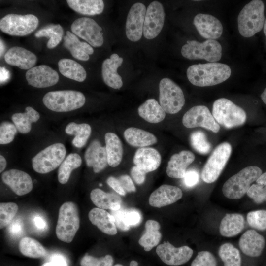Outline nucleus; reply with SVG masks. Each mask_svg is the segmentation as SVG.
Segmentation results:
<instances>
[{
	"mask_svg": "<svg viewBox=\"0 0 266 266\" xmlns=\"http://www.w3.org/2000/svg\"><path fill=\"white\" fill-rule=\"evenodd\" d=\"M231 74V69L228 65L218 62L193 65L187 70L189 81L199 87L220 84L228 79Z\"/></svg>",
	"mask_w": 266,
	"mask_h": 266,
	"instance_id": "1",
	"label": "nucleus"
},
{
	"mask_svg": "<svg viewBox=\"0 0 266 266\" xmlns=\"http://www.w3.org/2000/svg\"><path fill=\"white\" fill-rule=\"evenodd\" d=\"M265 6L260 0H254L246 4L240 12L237 18L240 34L250 37L261 31L265 22Z\"/></svg>",
	"mask_w": 266,
	"mask_h": 266,
	"instance_id": "2",
	"label": "nucleus"
},
{
	"mask_svg": "<svg viewBox=\"0 0 266 266\" xmlns=\"http://www.w3.org/2000/svg\"><path fill=\"white\" fill-rule=\"evenodd\" d=\"M262 174L260 168L249 166L229 178L224 184L222 192L226 198L237 200L241 198L249 190L251 184Z\"/></svg>",
	"mask_w": 266,
	"mask_h": 266,
	"instance_id": "3",
	"label": "nucleus"
},
{
	"mask_svg": "<svg viewBox=\"0 0 266 266\" xmlns=\"http://www.w3.org/2000/svg\"><path fill=\"white\" fill-rule=\"evenodd\" d=\"M84 94L74 90L49 92L43 97L42 101L49 109L57 112L71 111L82 107L85 103Z\"/></svg>",
	"mask_w": 266,
	"mask_h": 266,
	"instance_id": "4",
	"label": "nucleus"
},
{
	"mask_svg": "<svg viewBox=\"0 0 266 266\" xmlns=\"http://www.w3.org/2000/svg\"><path fill=\"white\" fill-rule=\"evenodd\" d=\"M80 227V218L76 204L66 202L60 208L56 228L57 238L65 242L70 243Z\"/></svg>",
	"mask_w": 266,
	"mask_h": 266,
	"instance_id": "5",
	"label": "nucleus"
},
{
	"mask_svg": "<svg viewBox=\"0 0 266 266\" xmlns=\"http://www.w3.org/2000/svg\"><path fill=\"white\" fill-rule=\"evenodd\" d=\"M212 115L218 124L227 129L241 126L246 119L245 111L226 98H220L214 102Z\"/></svg>",
	"mask_w": 266,
	"mask_h": 266,
	"instance_id": "6",
	"label": "nucleus"
},
{
	"mask_svg": "<svg viewBox=\"0 0 266 266\" xmlns=\"http://www.w3.org/2000/svg\"><path fill=\"white\" fill-rule=\"evenodd\" d=\"M182 55L189 60L204 59L216 62L222 56V47L217 41L208 39L203 42L188 40L181 48Z\"/></svg>",
	"mask_w": 266,
	"mask_h": 266,
	"instance_id": "7",
	"label": "nucleus"
},
{
	"mask_svg": "<svg viewBox=\"0 0 266 266\" xmlns=\"http://www.w3.org/2000/svg\"><path fill=\"white\" fill-rule=\"evenodd\" d=\"M159 99L164 111L171 114L181 110L185 102L181 88L173 80L166 77L160 82Z\"/></svg>",
	"mask_w": 266,
	"mask_h": 266,
	"instance_id": "8",
	"label": "nucleus"
},
{
	"mask_svg": "<svg viewBox=\"0 0 266 266\" xmlns=\"http://www.w3.org/2000/svg\"><path fill=\"white\" fill-rule=\"evenodd\" d=\"M66 154V150L63 144L57 143L52 144L33 158V168L39 173L50 172L61 164Z\"/></svg>",
	"mask_w": 266,
	"mask_h": 266,
	"instance_id": "9",
	"label": "nucleus"
},
{
	"mask_svg": "<svg viewBox=\"0 0 266 266\" xmlns=\"http://www.w3.org/2000/svg\"><path fill=\"white\" fill-rule=\"evenodd\" d=\"M232 153V146L228 142L218 145L209 156L203 168L201 177L207 183L215 182L224 168Z\"/></svg>",
	"mask_w": 266,
	"mask_h": 266,
	"instance_id": "10",
	"label": "nucleus"
},
{
	"mask_svg": "<svg viewBox=\"0 0 266 266\" xmlns=\"http://www.w3.org/2000/svg\"><path fill=\"white\" fill-rule=\"evenodd\" d=\"M39 21L33 14H9L0 20V29L3 33L12 36H22L33 32Z\"/></svg>",
	"mask_w": 266,
	"mask_h": 266,
	"instance_id": "11",
	"label": "nucleus"
},
{
	"mask_svg": "<svg viewBox=\"0 0 266 266\" xmlns=\"http://www.w3.org/2000/svg\"><path fill=\"white\" fill-rule=\"evenodd\" d=\"M71 30L73 33L93 47H100L103 44L102 28L91 18L82 17L76 19L71 24Z\"/></svg>",
	"mask_w": 266,
	"mask_h": 266,
	"instance_id": "12",
	"label": "nucleus"
},
{
	"mask_svg": "<svg viewBox=\"0 0 266 266\" xmlns=\"http://www.w3.org/2000/svg\"><path fill=\"white\" fill-rule=\"evenodd\" d=\"M182 123L188 128L201 127L214 133L220 130L219 125L208 108L204 105L195 106L188 110L183 117Z\"/></svg>",
	"mask_w": 266,
	"mask_h": 266,
	"instance_id": "13",
	"label": "nucleus"
},
{
	"mask_svg": "<svg viewBox=\"0 0 266 266\" xmlns=\"http://www.w3.org/2000/svg\"><path fill=\"white\" fill-rule=\"evenodd\" d=\"M165 13L162 4L154 1L148 5L146 12L143 27V35L147 39L156 37L164 24Z\"/></svg>",
	"mask_w": 266,
	"mask_h": 266,
	"instance_id": "14",
	"label": "nucleus"
},
{
	"mask_svg": "<svg viewBox=\"0 0 266 266\" xmlns=\"http://www.w3.org/2000/svg\"><path fill=\"white\" fill-rule=\"evenodd\" d=\"M146 8L141 2H136L131 7L126 19L125 32L131 41H139L143 34V27Z\"/></svg>",
	"mask_w": 266,
	"mask_h": 266,
	"instance_id": "15",
	"label": "nucleus"
},
{
	"mask_svg": "<svg viewBox=\"0 0 266 266\" xmlns=\"http://www.w3.org/2000/svg\"><path fill=\"white\" fill-rule=\"evenodd\" d=\"M161 260L169 266H179L187 262L192 257L193 251L187 246L175 247L169 242L159 245L156 250Z\"/></svg>",
	"mask_w": 266,
	"mask_h": 266,
	"instance_id": "16",
	"label": "nucleus"
},
{
	"mask_svg": "<svg viewBox=\"0 0 266 266\" xmlns=\"http://www.w3.org/2000/svg\"><path fill=\"white\" fill-rule=\"evenodd\" d=\"M28 84L36 88H46L59 81L58 73L50 66L42 65L29 69L25 74Z\"/></svg>",
	"mask_w": 266,
	"mask_h": 266,
	"instance_id": "17",
	"label": "nucleus"
},
{
	"mask_svg": "<svg viewBox=\"0 0 266 266\" xmlns=\"http://www.w3.org/2000/svg\"><path fill=\"white\" fill-rule=\"evenodd\" d=\"M1 178L3 182L18 196L30 193L33 187L31 176L20 170L12 169L6 171L2 174Z\"/></svg>",
	"mask_w": 266,
	"mask_h": 266,
	"instance_id": "18",
	"label": "nucleus"
},
{
	"mask_svg": "<svg viewBox=\"0 0 266 266\" xmlns=\"http://www.w3.org/2000/svg\"><path fill=\"white\" fill-rule=\"evenodd\" d=\"M193 24L199 34L208 39L218 38L223 33V26L220 21L210 14H198L194 18Z\"/></svg>",
	"mask_w": 266,
	"mask_h": 266,
	"instance_id": "19",
	"label": "nucleus"
},
{
	"mask_svg": "<svg viewBox=\"0 0 266 266\" xmlns=\"http://www.w3.org/2000/svg\"><path fill=\"white\" fill-rule=\"evenodd\" d=\"M182 196V191L179 187L164 184L151 193L149 203L153 207L160 208L175 203Z\"/></svg>",
	"mask_w": 266,
	"mask_h": 266,
	"instance_id": "20",
	"label": "nucleus"
},
{
	"mask_svg": "<svg viewBox=\"0 0 266 266\" xmlns=\"http://www.w3.org/2000/svg\"><path fill=\"white\" fill-rule=\"evenodd\" d=\"M123 62V59L116 54L111 55L102 63L101 74L104 82L109 87L115 89H119L123 86L121 76L117 72V69Z\"/></svg>",
	"mask_w": 266,
	"mask_h": 266,
	"instance_id": "21",
	"label": "nucleus"
},
{
	"mask_svg": "<svg viewBox=\"0 0 266 266\" xmlns=\"http://www.w3.org/2000/svg\"><path fill=\"white\" fill-rule=\"evenodd\" d=\"M4 59L11 66H16L24 70H29L34 67L37 59L34 53L27 49L14 46L6 52Z\"/></svg>",
	"mask_w": 266,
	"mask_h": 266,
	"instance_id": "22",
	"label": "nucleus"
},
{
	"mask_svg": "<svg viewBox=\"0 0 266 266\" xmlns=\"http://www.w3.org/2000/svg\"><path fill=\"white\" fill-rule=\"evenodd\" d=\"M265 245L264 237L253 229L245 232L239 240V246L241 251L246 255L252 257L260 256Z\"/></svg>",
	"mask_w": 266,
	"mask_h": 266,
	"instance_id": "23",
	"label": "nucleus"
},
{
	"mask_svg": "<svg viewBox=\"0 0 266 266\" xmlns=\"http://www.w3.org/2000/svg\"><path fill=\"white\" fill-rule=\"evenodd\" d=\"M161 156L159 152L154 148L142 147L136 151L133 163L145 173L157 169L160 165Z\"/></svg>",
	"mask_w": 266,
	"mask_h": 266,
	"instance_id": "24",
	"label": "nucleus"
},
{
	"mask_svg": "<svg viewBox=\"0 0 266 266\" xmlns=\"http://www.w3.org/2000/svg\"><path fill=\"white\" fill-rule=\"evenodd\" d=\"M194 160V154L188 150H183L173 155L167 164L166 169L167 175L171 178H184L187 167Z\"/></svg>",
	"mask_w": 266,
	"mask_h": 266,
	"instance_id": "25",
	"label": "nucleus"
},
{
	"mask_svg": "<svg viewBox=\"0 0 266 266\" xmlns=\"http://www.w3.org/2000/svg\"><path fill=\"white\" fill-rule=\"evenodd\" d=\"M87 166L92 167L95 173H99L104 169L108 164L105 147L100 145L99 141H92L85 154Z\"/></svg>",
	"mask_w": 266,
	"mask_h": 266,
	"instance_id": "26",
	"label": "nucleus"
},
{
	"mask_svg": "<svg viewBox=\"0 0 266 266\" xmlns=\"http://www.w3.org/2000/svg\"><path fill=\"white\" fill-rule=\"evenodd\" d=\"M63 45L74 58L79 60H88L89 55L94 53V49L89 44L81 42L74 33L69 31L66 32V35L64 37Z\"/></svg>",
	"mask_w": 266,
	"mask_h": 266,
	"instance_id": "27",
	"label": "nucleus"
},
{
	"mask_svg": "<svg viewBox=\"0 0 266 266\" xmlns=\"http://www.w3.org/2000/svg\"><path fill=\"white\" fill-rule=\"evenodd\" d=\"M91 222L103 233L109 235L117 233L114 216L103 209L94 208L89 212Z\"/></svg>",
	"mask_w": 266,
	"mask_h": 266,
	"instance_id": "28",
	"label": "nucleus"
},
{
	"mask_svg": "<svg viewBox=\"0 0 266 266\" xmlns=\"http://www.w3.org/2000/svg\"><path fill=\"white\" fill-rule=\"evenodd\" d=\"M245 221L239 213L226 214L222 219L219 232L221 235L231 237L238 234L243 229Z\"/></svg>",
	"mask_w": 266,
	"mask_h": 266,
	"instance_id": "29",
	"label": "nucleus"
},
{
	"mask_svg": "<svg viewBox=\"0 0 266 266\" xmlns=\"http://www.w3.org/2000/svg\"><path fill=\"white\" fill-rule=\"evenodd\" d=\"M124 135L126 141L134 147H145L157 142V139L153 134L137 128L127 129Z\"/></svg>",
	"mask_w": 266,
	"mask_h": 266,
	"instance_id": "30",
	"label": "nucleus"
},
{
	"mask_svg": "<svg viewBox=\"0 0 266 266\" xmlns=\"http://www.w3.org/2000/svg\"><path fill=\"white\" fill-rule=\"evenodd\" d=\"M105 141L108 164L111 167H116L121 163L123 157L121 141L115 133L111 132L105 134Z\"/></svg>",
	"mask_w": 266,
	"mask_h": 266,
	"instance_id": "31",
	"label": "nucleus"
},
{
	"mask_svg": "<svg viewBox=\"0 0 266 266\" xmlns=\"http://www.w3.org/2000/svg\"><path fill=\"white\" fill-rule=\"evenodd\" d=\"M138 113L141 118L151 123H159L166 116V112L154 99H149L140 105Z\"/></svg>",
	"mask_w": 266,
	"mask_h": 266,
	"instance_id": "32",
	"label": "nucleus"
},
{
	"mask_svg": "<svg viewBox=\"0 0 266 266\" xmlns=\"http://www.w3.org/2000/svg\"><path fill=\"white\" fill-rule=\"evenodd\" d=\"M58 65L60 72L65 77L80 82L86 79L87 73L84 68L75 61L63 58Z\"/></svg>",
	"mask_w": 266,
	"mask_h": 266,
	"instance_id": "33",
	"label": "nucleus"
},
{
	"mask_svg": "<svg viewBox=\"0 0 266 266\" xmlns=\"http://www.w3.org/2000/svg\"><path fill=\"white\" fill-rule=\"evenodd\" d=\"M145 232L139 240V244L145 251H150L160 241L162 234L160 225L156 221L148 220L145 223Z\"/></svg>",
	"mask_w": 266,
	"mask_h": 266,
	"instance_id": "34",
	"label": "nucleus"
},
{
	"mask_svg": "<svg viewBox=\"0 0 266 266\" xmlns=\"http://www.w3.org/2000/svg\"><path fill=\"white\" fill-rule=\"evenodd\" d=\"M66 2L70 8L83 15L100 14L104 7L102 0H67Z\"/></svg>",
	"mask_w": 266,
	"mask_h": 266,
	"instance_id": "35",
	"label": "nucleus"
},
{
	"mask_svg": "<svg viewBox=\"0 0 266 266\" xmlns=\"http://www.w3.org/2000/svg\"><path fill=\"white\" fill-rule=\"evenodd\" d=\"M40 118L39 114L30 106L26 108L24 113H16L12 116V120L17 130L21 133H27L32 128V123L37 122Z\"/></svg>",
	"mask_w": 266,
	"mask_h": 266,
	"instance_id": "36",
	"label": "nucleus"
},
{
	"mask_svg": "<svg viewBox=\"0 0 266 266\" xmlns=\"http://www.w3.org/2000/svg\"><path fill=\"white\" fill-rule=\"evenodd\" d=\"M115 218L116 227L122 231H128L132 226L138 225L141 220L139 212L135 210H124L120 209L112 211V214Z\"/></svg>",
	"mask_w": 266,
	"mask_h": 266,
	"instance_id": "37",
	"label": "nucleus"
},
{
	"mask_svg": "<svg viewBox=\"0 0 266 266\" xmlns=\"http://www.w3.org/2000/svg\"><path fill=\"white\" fill-rule=\"evenodd\" d=\"M66 133L70 135H74L72 143L77 148H81L86 144L91 133V128L86 123L78 124L75 122L69 123L65 128Z\"/></svg>",
	"mask_w": 266,
	"mask_h": 266,
	"instance_id": "38",
	"label": "nucleus"
},
{
	"mask_svg": "<svg viewBox=\"0 0 266 266\" xmlns=\"http://www.w3.org/2000/svg\"><path fill=\"white\" fill-rule=\"evenodd\" d=\"M82 163L80 155L77 153H71L63 161L58 169L59 182L64 184L68 181L71 172L79 167Z\"/></svg>",
	"mask_w": 266,
	"mask_h": 266,
	"instance_id": "39",
	"label": "nucleus"
},
{
	"mask_svg": "<svg viewBox=\"0 0 266 266\" xmlns=\"http://www.w3.org/2000/svg\"><path fill=\"white\" fill-rule=\"evenodd\" d=\"M19 249L23 255L32 258L43 257L47 254L45 249L38 241L29 237L21 239Z\"/></svg>",
	"mask_w": 266,
	"mask_h": 266,
	"instance_id": "40",
	"label": "nucleus"
},
{
	"mask_svg": "<svg viewBox=\"0 0 266 266\" xmlns=\"http://www.w3.org/2000/svg\"><path fill=\"white\" fill-rule=\"evenodd\" d=\"M90 198L98 208L104 210L109 209L111 205L114 202H122V199L119 196L112 193H106L99 188L94 189L91 191Z\"/></svg>",
	"mask_w": 266,
	"mask_h": 266,
	"instance_id": "41",
	"label": "nucleus"
},
{
	"mask_svg": "<svg viewBox=\"0 0 266 266\" xmlns=\"http://www.w3.org/2000/svg\"><path fill=\"white\" fill-rule=\"evenodd\" d=\"M218 254L224 263V266H241V258L238 249L230 243L221 245Z\"/></svg>",
	"mask_w": 266,
	"mask_h": 266,
	"instance_id": "42",
	"label": "nucleus"
},
{
	"mask_svg": "<svg viewBox=\"0 0 266 266\" xmlns=\"http://www.w3.org/2000/svg\"><path fill=\"white\" fill-rule=\"evenodd\" d=\"M64 34V30L59 25H51L45 28L38 30L34 35L37 38L45 37L49 38L47 46L52 49L57 46L62 40Z\"/></svg>",
	"mask_w": 266,
	"mask_h": 266,
	"instance_id": "43",
	"label": "nucleus"
},
{
	"mask_svg": "<svg viewBox=\"0 0 266 266\" xmlns=\"http://www.w3.org/2000/svg\"><path fill=\"white\" fill-rule=\"evenodd\" d=\"M191 146L198 153L205 155L211 149V145L208 141L205 133L201 131L193 132L190 137Z\"/></svg>",
	"mask_w": 266,
	"mask_h": 266,
	"instance_id": "44",
	"label": "nucleus"
},
{
	"mask_svg": "<svg viewBox=\"0 0 266 266\" xmlns=\"http://www.w3.org/2000/svg\"><path fill=\"white\" fill-rule=\"evenodd\" d=\"M18 210L17 204L2 202L0 204V228L3 229L11 222Z\"/></svg>",
	"mask_w": 266,
	"mask_h": 266,
	"instance_id": "45",
	"label": "nucleus"
},
{
	"mask_svg": "<svg viewBox=\"0 0 266 266\" xmlns=\"http://www.w3.org/2000/svg\"><path fill=\"white\" fill-rule=\"evenodd\" d=\"M247 221L254 229L260 231L266 230V210H257L248 212Z\"/></svg>",
	"mask_w": 266,
	"mask_h": 266,
	"instance_id": "46",
	"label": "nucleus"
},
{
	"mask_svg": "<svg viewBox=\"0 0 266 266\" xmlns=\"http://www.w3.org/2000/svg\"><path fill=\"white\" fill-rule=\"evenodd\" d=\"M17 132V129L14 124L7 121L2 122L0 125V144H7L11 142Z\"/></svg>",
	"mask_w": 266,
	"mask_h": 266,
	"instance_id": "47",
	"label": "nucleus"
},
{
	"mask_svg": "<svg viewBox=\"0 0 266 266\" xmlns=\"http://www.w3.org/2000/svg\"><path fill=\"white\" fill-rule=\"evenodd\" d=\"M113 259L110 255L104 257L96 258L86 255L81 260V266H112Z\"/></svg>",
	"mask_w": 266,
	"mask_h": 266,
	"instance_id": "48",
	"label": "nucleus"
},
{
	"mask_svg": "<svg viewBox=\"0 0 266 266\" xmlns=\"http://www.w3.org/2000/svg\"><path fill=\"white\" fill-rule=\"evenodd\" d=\"M214 256L209 251L199 252L192 261L191 266H216Z\"/></svg>",
	"mask_w": 266,
	"mask_h": 266,
	"instance_id": "49",
	"label": "nucleus"
},
{
	"mask_svg": "<svg viewBox=\"0 0 266 266\" xmlns=\"http://www.w3.org/2000/svg\"><path fill=\"white\" fill-rule=\"evenodd\" d=\"M247 194L257 204L266 202V187L264 185L257 183L252 184Z\"/></svg>",
	"mask_w": 266,
	"mask_h": 266,
	"instance_id": "50",
	"label": "nucleus"
},
{
	"mask_svg": "<svg viewBox=\"0 0 266 266\" xmlns=\"http://www.w3.org/2000/svg\"><path fill=\"white\" fill-rule=\"evenodd\" d=\"M41 266H68V264L65 257L59 254H55L51 256L50 261Z\"/></svg>",
	"mask_w": 266,
	"mask_h": 266,
	"instance_id": "51",
	"label": "nucleus"
},
{
	"mask_svg": "<svg viewBox=\"0 0 266 266\" xmlns=\"http://www.w3.org/2000/svg\"><path fill=\"white\" fill-rule=\"evenodd\" d=\"M184 182L188 187H192L196 185L199 181V175L195 170L186 171L184 177Z\"/></svg>",
	"mask_w": 266,
	"mask_h": 266,
	"instance_id": "52",
	"label": "nucleus"
},
{
	"mask_svg": "<svg viewBox=\"0 0 266 266\" xmlns=\"http://www.w3.org/2000/svg\"><path fill=\"white\" fill-rule=\"evenodd\" d=\"M123 189L128 192H133L136 191L135 187L131 179L127 175H123L118 179Z\"/></svg>",
	"mask_w": 266,
	"mask_h": 266,
	"instance_id": "53",
	"label": "nucleus"
},
{
	"mask_svg": "<svg viewBox=\"0 0 266 266\" xmlns=\"http://www.w3.org/2000/svg\"><path fill=\"white\" fill-rule=\"evenodd\" d=\"M131 176L138 185L142 184L145 181L146 173L136 166H133L131 170Z\"/></svg>",
	"mask_w": 266,
	"mask_h": 266,
	"instance_id": "54",
	"label": "nucleus"
},
{
	"mask_svg": "<svg viewBox=\"0 0 266 266\" xmlns=\"http://www.w3.org/2000/svg\"><path fill=\"white\" fill-rule=\"evenodd\" d=\"M9 232L14 236H20L22 234L23 230V224L21 221L16 220L9 225Z\"/></svg>",
	"mask_w": 266,
	"mask_h": 266,
	"instance_id": "55",
	"label": "nucleus"
},
{
	"mask_svg": "<svg viewBox=\"0 0 266 266\" xmlns=\"http://www.w3.org/2000/svg\"><path fill=\"white\" fill-rule=\"evenodd\" d=\"M107 183L110 187L119 195L121 196L126 195V191L122 187L118 179L110 176L108 178Z\"/></svg>",
	"mask_w": 266,
	"mask_h": 266,
	"instance_id": "56",
	"label": "nucleus"
},
{
	"mask_svg": "<svg viewBox=\"0 0 266 266\" xmlns=\"http://www.w3.org/2000/svg\"><path fill=\"white\" fill-rule=\"evenodd\" d=\"M35 226L38 229L43 230L46 228V223L45 220L40 216H36L33 219Z\"/></svg>",
	"mask_w": 266,
	"mask_h": 266,
	"instance_id": "57",
	"label": "nucleus"
},
{
	"mask_svg": "<svg viewBox=\"0 0 266 266\" xmlns=\"http://www.w3.org/2000/svg\"><path fill=\"white\" fill-rule=\"evenodd\" d=\"M256 181L257 184L263 185L266 187V172L262 174Z\"/></svg>",
	"mask_w": 266,
	"mask_h": 266,
	"instance_id": "58",
	"label": "nucleus"
},
{
	"mask_svg": "<svg viewBox=\"0 0 266 266\" xmlns=\"http://www.w3.org/2000/svg\"><path fill=\"white\" fill-rule=\"evenodd\" d=\"M6 166V161L5 158L0 155V172H2L5 168Z\"/></svg>",
	"mask_w": 266,
	"mask_h": 266,
	"instance_id": "59",
	"label": "nucleus"
},
{
	"mask_svg": "<svg viewBox=\"0 0 266 266\" xmlns=\"http://www.w3.org/2000/svg\"><path fill=\"white\" fill-rule=\"evenodd\" d=\"M7 70L3 67H0V81L1 82L2 81L6 80V78L9 77V72H7Z\"/></svg>",
	"mask_w": 266,
	"mask_h": 266,
	"instance_id": "60",
	"label": "nucleus"
},
{
	"mask_svg": "<svg viewBox=\"0 0 266 266\" xmlns=\"http://www.w3.org/2000/svg\"><path fill=\"white\" fill-rule=\"evenodd\" d=\"M261 98L263 101L266 104V88L262 93Z\"/></svg>",
	"mask_w": 266,
	"mask_h": 266,
	"instance_id": "61",
	"label": "nucleus"
},
{
	"mask_svg": "<svg viewBox=\"0 0 266 266\" xmlns=\"http://www.w3.org/2000/svg\"><path fill=\"white\" fill-rule=\"evenodd\" d=\"M5 46L3 44V41L0 39V57L3 54V53L4 51Z\"/></svg>",
	"mask_w": 266,
	"mask_h": 266,
	"instance_id": "62",
	"label": "nucleus"
},
{
	"mask_svg": "<svg viewBox=\"0 0 266 266\" xmlns=\"http://www.w3.org/2000/svg\"><path fill=\"white\" fill-rule=\"evenodd\" d=\"M138 264L136 261L132 260L131 261L129 266H138Z\"/></svg>",
	"mask_w": 266,
	"mask_h": 266,
	"instance_id": "63",
	"label": "nucleus"
},
{
	"mask_svg": "<svg viewBox=\"0 0 266 266\" xmlns=\"http://www.w3.org/2000/svg\"><path fill=\"white\" fill-rule=\"evenodd\" d=\"M263 30H264V33L265 37H266V18L265 20L264 27H263Z\"/></svg>",
	"mask_w": 266,
	"mask_h": 266,
	"instance_id": "64",
	"label": "nucleus"
}]
</instances>
